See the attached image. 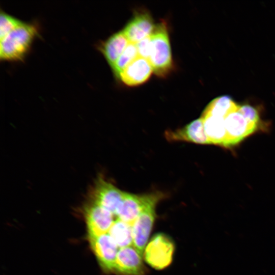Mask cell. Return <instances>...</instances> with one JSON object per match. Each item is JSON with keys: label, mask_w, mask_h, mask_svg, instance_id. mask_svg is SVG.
<instances>
[{"label": "cell", "mask_w": 275, "mask_h": 275, "mask_svg": "<svg viewBox=\"0 0 275 275\" xmlns=\"http://www.w3.org/2000/svg\"><path fill=\"white\" fill-rule=\"evenodd\" d=\"M38 34V28L33 23L24 22L14 29L1 39V60H22Z\"/></svg>", "instance_id": "1"}, {"label": "cell", "mask_w": 275, "mask_h": 275, "mask_svg": "<svg viewBox=\"0 0 275 275\" xmlns=\"http://www.w3.org/2000/svg\"><path fill=\"white\" fill-rule=\"evenodd\" d=\"M150 39L148 61L156 75L165 77L171 71L173 64L167 24L164 21L155 25Z\"/></svg>", "instance_id": "2"}, {"label": "cell", "mask_w": 275, "mask_h": 275, "mask_svg": "<svg viewBox=\"0 0 275 275\" xmlns=\"http://www.w3.org/2000/svg\"><path fill=\"white\" fill-rule=\"evenodd\" d=\"M175 249V243L170 236L158 233L146 246L143 253L144 259L153 268L163 269L172 263Z\"/></svg>", "instance_id": "3"}, {"label": "cell", "mask_w": 275, "mask_h": 275, "mask_svg": "<svg viewBox=\"0 0 275 275\" xmlns=\"http://www.w3.org/2000/svg\"><path fill=\"white\" fill-rule=\"evenodd\" d=\"M164 196L163 193L159 191L142 195L125 192L115 216L132 225L150 203L156 200H162Z\"/></svg>", "instance_id": "4"}, {"label": "cell", "mask_w": 275, "mask_h": 275, "mask_svg": "<svg viewBox=\"0 0 275 275\" xmlns=\"http://www.w3.org/2000/svg\"><path fill=\"white\" fill-rule=\"evenodd\" d=\"M160 200L150 203L132 225L133 246L143 255L156 218V207Z\"/></svg>", "instance_id": "5"}, {"label": "cell", "mask_w": 275, "mask_h": 275, "mask_svg": "<svg viewBox=\"0 0 275 275\" xmlns=\"http://www.w3.org/2000/svg\"><path fill=\"white\" fill-rule=\"evenodd\" d=\"M84 212L88 238L107 233L115 221L112 212L91 201Z\"/></svg>", "instance_id": "6"}, {"label": "cell", "mask_w": 275, "mask_h": 275, "mask_svg": "<svg viewBox=\"0 0 275 275\" xmlns=\"http://www.w3.org/2000/svg\"><path fill=\"white\" fill-rule=\"evenodd\" d=\"M125 193L113 183L100 177L94 186L91 201L108 210L115 215Z\"/></svg>", "instance_id": "7"}, {"label": "cell", "mask_w": 275, "mask_h": 275, "mask_svg": "<svg viewBox=\"0 0 275 275\" xmlns=\"http://www.w3.org/2000/svg\"><path fill=\"white\" fill-rule=\"evenodd\" d=\"M226 132L224 147L231 148L256 131L258 127L248 122L238 111L230 114L225 119Z\"/></svg>", "instance_id": "8"}, {"label": "cell", "mask_w": 275, "mask_h": 275, "mask_svg": "<svg viewBox=\"0 0 275 275\" xmlns=\"http://www.w3.org/2000/svg\"><path fill=\"white\" fill-rule=\"evenodd\" d=\"M91 248L102 268L114 272L115 263L119 250L113 238L107 234L89 238Z\"/></svg>", "instance_id": "9"}, {"label": "cell", "mask_w": 275, "mask_h": 275, "mask_svg": "<svg viewBox=\"0 0 275 275\" xmlns=\"http://www.w3.org/2000/svg\"><path fill=\"white\" fill-rule=\"evenodd\" d=\"M142 256L133 245L119 249L114 272L121 275H146Z\"/></svg>", "instance_id": "10"}, {"label": "cell", "mask_w": 275, "mask_h": 275, "mask_svg": "<svg viewBox=\"0 0 275 275\" xmlns=\"http://www.w3.org/2000/svg\"><path fill=\"white\" fill-rule=\"evenodd\" d=\"M169 142H186L198 144H210L206 134L201 117L185 126L175 130H168L164 133Z\"/></svg>", "instance_id": "11"}, {"label": "cell", "mask_w": 275, "mask_h": 275, "mask_svg": "<svg viewBox=\"0 0 275 275\" xmlns=\"http://www.w3.org/2000/svg\"><path fill=\"white\" fill-rule=\"evenodd\" d=\"M155 27L152 17L146 10L136 12L123 31L129 42L136 43L150 36Z\"/></svg>", "instance_id": "12"}, {"label": "cell", "mask_w": 275, "mask_h": 275, "mask_svg": "<svg viewBox=\"0 0 275 275\" xmlns=\"http://www.w3.org/2000/svg\"><path fill=\"white\" fill-rule=\"evenodd\" d=\"M153 72L148 60L138 57L120 73L118 79L126 86H137L148 80Z\"/></svg>", "instance_id": "13"}, {"label": "cell", "mask_w": 275, "mask_h": 275, "mask_svg": "<svg viewBox=\"0 0 275 275\" xmlns=\"http://www.w3.org/2000/svg\"><path fill=\"white\" fill-rule=\"evenodd\" d=\"M129 43V41L122 30L113 34L100 45L99 49L111 68Z\"/></svg>", "instance_id": "14"}, {"label": "cell", "mask_w": 275, "mask_h": 275, "mask_svg": "<svg viewBox=\"0 0 275 275\" xmlns=\"http://www.w3.org/2000/svg\"><path fill=\"white\" fill-rule=\"evenodd\" d=\"M201 117L210 144L224 147L226 137L225 119L211 115H201Z\"/></svg>", "instance_id": "15"}, {"label": "cell", "mask_w": 275, "mask_h": 275, "mask_svg": "<svg viewBox=\"0 0 275 275\" xmlns=\"http://www.w3.org/2000/svg\"><path fill=\"white\" fill-rule=\"evenodd\" d=\"M239 105L231 97L223 95L214 99L203 111L202 115H211L225 119L230 114L237 111Z\"/></svg>", "instance_id": "16"}, {"label": "cell", "mask_w": 275, "mask_h": 275, "mask_svg": "<svg viewBox=\"0 0 275 275\" xmlns=\"http://www.w3.org/2000/svg\"><path fill=\"white\" fill-rule=\"evenodd\" d=\"M107 233L119 249L133 245L132 225L127 223L117 218Z\"/></svg>", "instance_id": "17"}, {"label": "cell", "mask_w": 275, "mask_h": 275, "mask_svg": "<svg viewBox=\"0 0 275 275\" xmlns=\"http://www.w3.org/2000/svg\"><path fill=\"white\" fill-rule=\"evenodd\" d=\"M138 57L139 56L136 44L129 42L112 67L115 77L118 78L120 73Z\"/></svg>", "instance_id": "18"}, {"label": "cell", "mask_w": 275, "mask_h": 275, "mask_svg": "<svg viewBox=\"0 0 275 275\" xmlns=\"http://www.w3.org/2000/svg\"><path fill=\"white\" fill-rule=\"evenodd\" d=\"M24 22L1 11L0 15L1 39Z\"/></svg>", "instance_id": "19"}, {"label": "cell", "mask_w": 275, "mask_h": 275, "mask_svg": "<svg viewBox=\"0 0 275 275\" xmlns=\"http://www.w3.org/2000/svg\"><path fill=\"white\" fill-rule=\"evenodd\" d=\"M238 111L243 115L249 123L259 128L260 123V116L257 110L254 107L249 104L239 105Z\"/></svg>", "instance_id": "20"}, {"label": "cell", "mask_w": 275, "mask_h": 275, "mask_svg": "<svg viewBox=\"0 0 275 275\" xmlns=\"http://www.w3.org/2000/svg\"><path fill=\"white\" fill-rule=\"evenodd\" d=\"M135 44L139 57L148 60L151 50L150 36Z\"/></svg>", "instance_id": "21"}]
</instances>
